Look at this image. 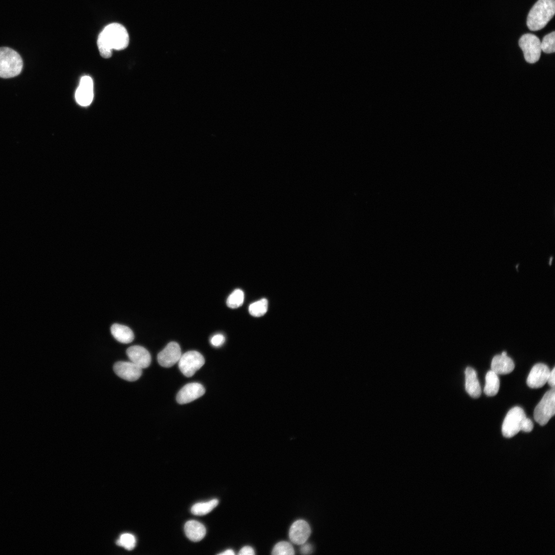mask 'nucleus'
I'll use <instances>...</instances> for the list:
<instances>
[{
  "instance_id": "f257e3e1",
  "label": "nucleus",
  "mask_w": 555,
  "mask_h": 555,
  "mask_svg": "<svg viewBox=\"0 0 555 555\" xmlns=\"http://www.w3.org/2000/svg\"><path fill=\"white\" fill-rule=\"evenodd\" d=\"M555 13V0H538L530 9L527 18L529 30L543 29Z\"/></svg>"
},
{
  "instance_id": "f03ea898",
  "label": "nucleus",
  "mask_w": 555,
  "mask_h": 555,
  "mask_svg": "<svg viewBox=\"0 0 555 555\" xmlns=\"http://www.w3.org/2000/svg\"><path fill=\"white\" fill-rule=\"evenodd\" d=\"M23 62L20 54L7 47H0V77L10 78L18 75Z\"/></svg>"
},
{
  "instance_id": "7ed1b4c3",
  "label": "nucleus",
  "mask_w": 555,
  "mask_h": 555,
  "mask_svg": "<svg viewBox=\"0 0 555 555\" xmlns=\"http://www.w3.org/2000/svg\"><path fill=\"white\" fill-rule=\"evenodd\" d=\"M100 33L113 50H122L128 45V32L126 28L119 23H114L107 25Z\"/></svg>"
},
{
  "instance_id": "20e7f679",
  "label": "nucleus",
  "mask_w": 555,
  "mask_h": 555,
  "mask_svg": "<svg viewBox=\"0 0 555 555\" xmlns=\"http://www.w3.org/2000/svg\"><path fill=\"white\" fill-rule=\"evenodd\" d=\"M555 414V390L552 388L546 392L535 406L533 416L541 425H545Z\"/></svg>"
},
{
  "instance_id": "39448f33",
  "label": "nucleus",
  "mask_w": 555,
  "mask_h": 555,
  "mask_svg": "<svg viewBox=\"0 0 555 555\" xmlns=\"http://www.w3.org/2000/svg\"><path fill=\"white\" fill-rule=\"evenodd\" d=\"M525 417V413L521 407L514 406L511 409L503 422L502 432L503 436L511 438L517 434L521 431L522 423Z\"/></svg>"
},
{
  "instance_id": "423d86ee",
  "label": "nucleus",
  "mask_w": 555,
  "mask_h": 555,
  "mask_svg": "<svg viewBox=\"0 0 555 555\" xmlns=\"http://www.w3.org/2000/svg\"><path fill=\"white\" fill-rule=\"evenodd\" d=\"M519 44L524 52L526 62L533 64L540 59L542 51L541 41L536 35L531 33L524 34L520 39Z\"/></svg>"
},
{
  "instance_id": "0eeeda50",
  "label": "nucleus",
  "mask_w": 555,
  "mask_h": 555,
  "mask_svg": "<svg viewBox=\"0 0 555 555\" xmlns=\"http://www.w3.org/2000/svg\"><path fill=\"white\" fill-rule=\"evenodd\" d=\"M203 356L199 352L191 350L182 354L178 361L181 372L186 377H190L205 364Z\"/></svg>"
},
{
  "instance_id": "6e6552de",
  "label": "nucleus",
  "mask_w": 555,
  "mask_h": 555,
  "mask_svg": "<svg viewBox=\"0 0 555 555\" xmlns=\"http://www.w3.org/2000/svg\"><path fill=\"white\" fill-rule=\"evenodd\" d=\"M181 351L179 345L171 342L157 355L159 364L164 367H170L178 362Z\"/></svg>"
},
{
  "instance_id": "1a4fd4ad",
  "label": "nucleus",
  "mask_w": 555,
  "mask_h": 555,
  "mask_svg": "<svg viewBox=\"0 0 555 555\" xmlns=\"http://www.w3.org/2000/svg\"><path fill=\"white\" fill-rule=\"evenodd\" d=\"M94 98L93 81L91 78L85 76L81 78L76 90L75 98L81 106H87L91 104Z\"/></svg>"
},
{
  "instance_id": "9d476101",
  "label": "nucleus",
  "mask_w": 555,
  "mask_h": 555,
  "mask_svg": "<svg viewBox=\"0 0 555 555\" xmlns=\"http://www.w3.org/2000/svg\"><path fill=\"white\" fill-rule=\"evenodd\" d=\"M113 369L118 376L128 381L138 380L142 373V369L131 361L117 362L114 364Z\"/></svg>"
},
{
  "instance_id": "9b49d317",
  "label": "nucleus",
  "mask_w": 555,
  "mask_h": 555,
  "mask_svg": "<svg viewBox=\"0 0 555 555\" xmlns=\"http://www.w3.org/2000/svg\"><path fill=\"white\" fill-rule=\"evenodd\" d=\"M550 369L543 363H537L531 368L527 379V384L532 388L543 386L547 382Z\"/></svg>"
},
{
  "instance_id": "f8f14e48",
  "label": "nucleus",
  "mask_w": 555,
  "mask_h": 555,
  "mask_svg": "<svg viewBox=\"0 0 555 555\" xmlns=\"http://www.w3.org/2000/svg\"><path fill=\"white\" fill-rule=\"evenodd\" d=\"M205 393L202 385L192 382L185 385L178 393L176 400L181 404H186L200 397Z\"/></svg>"
},
{
  "instance_id": "ddd939ff",
  "label": "nucleus",
  "mask_w": 555,
  "mask_h": 555,
  "mask_svg": "<svg viewBox=\"0 0 555 555\" xmlns=\"http://www.w3.org/2000/svg\"><path fill=\"white\" fill-rule=\"evenodd\" d=\"M310 533L311 528L307 522L303 520H298L291 525L289 536L293 543L301 545L307 541Z\"/></svg>"
},
{
  "instance_id": "4468645a",
  "label": "nucleus",
  "mask_w": 555,
  "mask_h": 555,
  "mask_svg": "<svg viewBox=\"0 0 555 555\" xmlns=\"http://www.w3.org/2000/svg\"><path fill=\"white\" fill-rule=\"evenodd\" d=\"M126 354L131 362L135 363L142 369L149 366L151 362V356L148 350L139 345H134L128 347Z\"/></svg>"
},
{
  "instance_id": "2eb2a0df",
  "label": "nucleus",
  "mask_w": 555,
  "mask_h": 555,
  "mask_svg": "<svg viewBox=\"0 0 555 555\" xmlns=\"http://www.w3.org/2000/svg\"><path fill=\"white\" fill-rule=\"evenodd\" d=\"M513 361L507 355L495 356L491 362V368L497 375H505L510 373L514 368Z\"/></svg>"
},
{
  "instance_id": "dca6fc26",
  "label": "nucleus",
  "mask_w": 555,
  "mask_h": 555,
  "mask_svg": "<svg viewBox=\"0 0 555 555\" xmlns=\"http://www.w3.org/2000/svg\"><path fill=\"white\" fill-rule=\"evenodd\" d=\"M465 388L467 392L472 398L479 397L481 388L475 371L471 367H467L465 371Z\"/></svg>"
},
{
  "instance_id": "f3484780",
  "label": "nucleus",
  "mask_w": 555,
  "mask_h": 555,
  "mask_svg": "<svg viewBox=\"0 0 555 555\" xmlns=\"http://www.w3.org/2000/svg\"><path fill=\"white\" fill-rule=\"evenodd\" d=\"M184 530L187 538L193 542L200 541L206 534L205 526L195 520L187 521L184 525Z\"/></svg>"
},
{
  "instance_id": "a211bd4d",
  "label": "nucleus",
  "mask_w": 555,
  "mask_h": 555,
  "mask_svg": "<svg viewBox=\"0 0 555 555\" xmlns=\"http://www.w3.org/2000/svg\"><path fill=\"white\" fill-rule=\"evenodd\" d=\"M112 335L118 342L127 344L132 342L134 335L132 329L124 325L115 323L110 328Z\"/></svg>"
},
{
  "instance_id": "6ab92c4d",
  "label": "nucleus",
  "mask_w": 555,
  "mask_h": 555,
  "mask_svg": "<svg viewBox=\"0 0 555 555\" xmlns=\"http://www.w3.org/2000/svg\"><path fill=\"white\" fill-rule=\"evenodd\" d=\"M485 380L484 393L488 396L496 395L499 388V380L497 375L492 370L489 371L486 374Z\"/></svg>"
},
{
  "instance_id": "aec40b11",
  "label": "nucleus",
  "mask_w": 555,
  "mask_h": 555,
  "mask_svg": "<svg viewBox=\"0 0 555 555\" xmlns=\"http://www.w3.org/2000/svg\"><path fill=\"white\" fill-rule=\"evenodd\" d=\"M218 504V501L216 498L206 502L197 503L193 505L191 511L194 515H205L211 512Z\"/></svg>"
},
{
  "instance_id": "412c9836",
  "label": "nucleus",
  "mask_w": 555,
  "mask_h": 555,
  "mask_svg": "<svg viewBox=\"0 0 555 555\" xmlns=\"http://www.w3.org/2000/svg\"><path fill=\"white\" fill-rule=\"evenodd\" d=\"M268 309V301L266 299H262L251 304L248 308L251 315L256 317H261L264 315Z\"/></svg>"
},
{
  "instance_id": "4be33fe9",
  "label": "nucleus",
  "mask_w": 555,
  "mask_h": 555,
  "mask_svg": "<svg viewBox=\"0 0 555 555\" xmlns=\"http://www.w3.org/2000/svg\"><path fill=\"white\" fill-rule=\"evenodd\" d=\"M244 300V292L241 289H236L227 298V305L231 308H236L243 304Z\"/></svg>"
},
{
  "instance_id": "5701e85b",
  "label": "nucleus",
  "mask_w": 555,
  "mask_h": 555,
  "mask_svg": "<svg viewBox=\"0 0 555 555\" xmlns=\"http://www.w3.org/2000/svg\"><path fill=\"white\" fill-rule=\"evenodd\" d=\"M271 553L275 555H292L294 550L291 543L286 541H281L274 546Z\"/></svg>"
},
{
  "instance_id": "b1692460",
  "label": "nucleus",
  "mask_w": 555,
  "mask_h": 555,
  "mask_svg": "<svg viewBox=\"0 0 555 555\" xmlns=\"http://www.w3.org/2000/svg\"><path fill=\"white\" fill-rule=\"evenodd\" d=\"M555 32L553 31L546 35L541 42V48L546 53H553L555 51Z\"/></svg>"
},
{
  "instance_id": "393cba45",
  "label": "nucleus",
  "mask_w": 555,
  "mask_h": 555,
  "mask_svg": "<svg viewBox=\"0 0 555 555\" xmlns=\"http://www.w3.org/2000/svg\"><path fill=\"white\" fill-rule=\"evenodd\" d=\"M97 46L99 52L103 58H109L112 56L113 49L101 33L98 38Z\"/></svg>"
},
{
  "instance_id": "a878e982",
  "label": "nucleus",
  "mask_w": 555,
  "mask_h": 555,
  "mask_svg": "<svg viewBox=\"0 0 555 555\" xmlns=\"http://www.w3.org/2000/svg\"><path fill=\"white\" fill-rule=\"evenodd\" d=\"M136 538L134 535L131 533H125L122 534L116 543L120 546L123 547L127 550H132L136 545Z\"/></svg>"
},
{
  "instance_id": "bb28decb",
  "label": "nucleus",
  "mask_w": 555,
  "mask_h": 555,
  "mask_svg": "<svg viewBox=\"0 0 555 555\" xmlns=\"http://www.w3.org/2000/svg\"><path fill=\"white\" fill-rule=\"evenodd\" d=\"M225 341L224 336L221 334L214 335L210 339L211 344L215 347L222 345Z\"/></svg>"
},
{
  "instance_id": "cd10ccee",
  "label": "nucleus",
  "mask_w": 555,
  "mask_h": 555,
  "mask_svg": "<svg viewBox=\"0 0 555 555\" xmlns=\"http://www.w3.org/2000/svg\"><path fill=\"white\" fill-rule=\"evenodd\" d=\"M533 428V422L529 418L526 417L522 423L521 431L525 432H530L532 430Z\"/></svg>"
},
{
  "instance_id": "c85d7f7f",
  "label": "nucleus",
  "mask_w": 555,
  "mask_h": 555,
  "mask_svg": "<svg viewBox=\"0 0 555 555\" xmlns=\"http://www.w3.org/2000/svg\"><path fill=\"white\" fill-rule=\"evenodd\" d=\"M312 550V546L310 544L306 543V542L301 544V547L300 549L301 553L304 554L311 553Z\"/></svg>"
},
{
  "instance_id": "c756f323",
  "label": "nucleus",
  "mask_w": 555,
  "mask_h": 555,
  "mask_svg": "<svg viewBox=\"0 0 555 555\" xmlns=\"http://www.w3.org/2000/svg\"><path fill=\"white\" fill-rule=\"evenodd\" d=\"M238 554L239 555H253L255 554V552L251 547L246 546L241 548Z\"/></svg>"
},
{
  "instance_id": "7c9ffc66",
  "label": "nucleus",
  "mask_w": 555,
  "mask_h": 555,
  "mask_svg": "<svg viewBox=\"0 0 555 555\" xmlns=\"http://www.w3.org/2000/svg\"><path fill=\"white\" fill-rule=\"evenodd\" d=\"M548 384L552 388H554L555 385V368H553L552 370L550 372L548 375L547 381Z\"/></svg>"
},
{
  "instance_id": "2f4dec72",
  "label": "nucleus",
  "mask_w": 555,
  "mask_h": 555,
  "mask_svg": "<svg viewBox=\"0 0 555 555\" xmlns=\"http://www.w3.org/2000/svg\"><path fill=\"white\" fill-rule=\"evenodd\" d=\"M234 554H235L234 552L232 549H227V550L224 551V552H222L219 553L218 554H220V555H233Z\"/></svg>"
},
{
  "instance_id": "473e14b6",
  "label": "nucleus",
  "mask_w": 555,
  "mask_h": 555,
  "mask_svg": "<svg viewBox=\"0 0 555 555\" xmlns=\"http://www.w3.org/2000/svg\"><path fill=\"white\" fill-rule=\"evenodd\" d=\"M501 355H507V353L506 351H503V352L502 353Z\"/></svg>"
}]
</instances>
